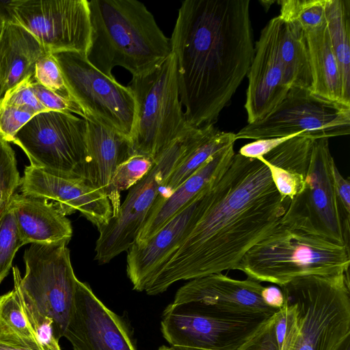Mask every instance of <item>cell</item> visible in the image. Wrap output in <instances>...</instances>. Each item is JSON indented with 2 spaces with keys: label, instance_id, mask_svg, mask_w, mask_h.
<instances>
[{
  "label": "cell",
  "instance_id": "4dcf8cb0",
  "mask_svg": "<svg viewBox=\"0 0 350 350\" xmlns=\"http://www.w3.org/2000/svg\"><path fill=\"white\" fill-rule=\"evenodd\" d=\"M327 0H282L279 16L284 23L294 24L304 33L326 24Z\"/></svg>",
  "mask_w": 350,
  "mask_h": 350
},
{
  "label": "cell",
  "instance_id": "d4e9b609",
  "mask_svg": "<svg viewBox=\"0 0 350 350\" xmlns=\"http://www.w3.org/2000/svg\"><path fill=\"white\" fill-rule=\"evenodd\" d=\"M305 35L312 74L310 90L320 97L347 105L344 100L339 64L330 43L326 24Z\"/></svg>",
  "mask_w": 350,
  "mask_h": 350
},
{
  "label": "cell",
  "instance_id": "8fae6325",
  "mask_svg": "<svg viewBox=\"0 0 350 350\" xmlns=\"http://www.w3.org/2000/svg\"><path fill=\"white\" fill-rule=\"evenodd\" d=\"M350 106L291 88L283 100L265 118L247 123L235 134L240 139H258L291 135L317 139L347 135Z\"/></svg>",
  "mask_w": 350,
  "mask_h": 350
},
{
  "label": "cell",
  "instance_id": "8992f818",
  "mask_svg": "<svg viewBox=\"0 0 350 350\" xmlns=\"http://www.w3.org/2000/svg\"><path fill=\"white\" fill-rule=\"evenodd\" d=\"M211 124L189 126L154 159L150 171L135 185L120 205L118 213L98 228L95 260L100 265L128 251L153 206L159 190L187 153L207 133Z\"/></svg>",
  "mask_w": 350,
  "mask_h": 350
},
{
  "label": "cell",
  "instance_id": "ab89813d",
  "mask_svg": "<svg viewBox=\"0 0 350 350\" xmlns=\"http://www.w3.org/2000/svg\"><path fill=\"white\" fill-rule=\"evenodd\" d=\"M333 178L337 196L346 211L350 213V183L339 172L336 165L333 170Z\"/></svg>",
  "mask_w": 350,
  "mask_h": 350
},
{
  "label": "cell",
  "instance_id": "7c38bea8",
  "mask_svg": "<svg viewBox=\"0 0 350 350\" xmlns=\"http://www.w3.org/2000/svg\"><path fill=\"white\" fill-rule=\"evenodd\" d=\"M23 259L25 273L12 269L22 291L43 315L52 320L53 334L64 337L72 309L77 278L65 244H31Z\"/></svg>",
  "mask_w": 350,
  "mask_h": 350
},
{
  "label": "cell",
  "instance_id": "60d3db41",
  "mask_svg": "<svg viewBox=\"0 0 350 350\" xmlns=\"http://www.w3.org/2000/svg\"><path fill=\"white\" fill-rule=\"evenodd\" d=\"M263 302L268 306L280 309L284 304V295L280 289L275 286H264L260 293Z\"/></svg>",
  "mask_w": 350,
  "mask_h": 350
},
{
  "label": "cell",
  "instance_id": "7a4b0ae2",
  "mask_svg": "<svg viewBox=\"0 0 350 350\" xmlns=\"http://www.w3.org/2000/svg\"><path fill=\"white\" fill-rule=\"evenodd\" d=\"M250 0H185L171 36L186 123L215 124L254 55Z\"/></svg>",
  "mask_w": 350,
  "mask_h": 350
},
{
  "label": "cell",
  "instance_id": "277c9868",
  "mask_svg": "<svg viewBox=\"0 0 350 350\" xmlns=\"http://www.w3.org/2000/svg\"><path fill=\"white\" fill-rule=\"evenodd\" d=\"M275 313L279 350H333L350 335L349 271L297 278L280 286Z\"/></svg>",
  "mask_w": 350,
  "mask_h": 350
},
{
  "label": "cell",
  "instance_id": "bcb514c9",
  "mask_svg": "<svg viewBox=\"0 0 350 350\" xmlns=\"http://www.w3.org/2000/svg\"><path fill=\"white\" fill-rule=\"evenodd\" d=\"M0 98H1V96H0Z\"/></svg>",
  "mask_w": 350,
  "mask_h": 350
},
{
  "label": "cell",
  "instance_id": "f35d334b",
  "mask_svg": "<svg viewBox=\"0 0 350 350\" xmlns=\"http://www.w3.org/2000/svg\"><path fill=\"white\" fill-rule=\"evenodd\" d=\"M297 135H299L256 139L242 146L238 153L245 157L257 159L265 155L283 142Z\"/></svg>",
  "mask_w": 350,
  "mask_h": 350
},
{
  "label": "cell",
  "instance_id": "5bb4252c",
  "mask_svg": "<svg viewBox=\"0 0 350 350\" xmlns=\"http://www.w3.org/2000/svg\"><path fill=\"white\" fill-rule=\"evenodd\" d=\"M267 319H231L170 304L161 330L178 350H237Z\"/></svg>",
  "mask_w": 350,
  "mask_h": 350
},
{
  "label": "cell",
  "instance_id": "4fadbf2b",
  "mask_svg": "<svg viewBox=\"0 0 350 350\" xmlns=\"http://www.w3.org/2000/svg\"><path fill=\"white\" fill-rule=\"evenodd\" d=\"M5 21L31 33L46 53L85 55L91 32L88 0L2 1Z\"/></svg>",
  "mask_w": 350,
  "mask_h": 350
},
{
  "label": "cell",
  "instance_id": "484cf974",
  "mask_svg": "<svg viewBox=\"0 0 350 350\" xmlns=\"http://www.w3.org/2000/svg\"><path fill=\"white\" fill-rule=\"evenodd\" d=\"M279 55L286 84L290 88L310 90L312 74L308 48L305 33L298 26L283 21Z\"/></svg>",
  "mask_w": 350,
  "mask_h": 350
},
{
  "label": "cell",
  "instance_id": "ffe728a7",
  "mask_svg": "<svg viewBox=\"0 0 350 350\" xmlns=\"http://www.w3.org/2000/svg\"><path fill=\"white\" fill-rule=\"evenodd\" d=\"M234 154V145L221 150L209 157L168 197L154 202L143 223L135 243H144L152 238L202 191L226 172Z\"/></svg>",
  "mask_w": 350,
  "mask_h": 350
},
{
  "label": "cell",
  "instance_id": "d6a6232c",
  "mask_svg": "<svg viewBox=\"0 0 350 350\" xmlns=\"http://www.w3.org/2000/svg\"><path fill=\"white\" fill-rule=\"evenodd\" d=\"M21 180L14 151L0 139V210L9 204Z\"/></svg>",
  "mask_w": 350,
  "mask_h": 350
},
{
  "label": "cell",
  "instance_id": "83f0119b",
  "mask_svg": "<svg viewBox=\"0 0 350 350\" xmlns=\"http://www.w3.org/2000/svg\"><path fill=\"white\" fill-rule=\"evenodd\" d=\"M326 27L340 70L344 100L350 105L349 0H327Z\"/></svg>",
  "mask_w": 350,
  "mask_h": 350
},
{
  "label": "cell",
  "instance_id": "52a82bcc",
  "mask_svg": "<svg viewBox=\"0 0 350 350\" xmlns=\"http://www.w3.org/2000/svg\"><path fill=\"white\" fill-rule=\"evenodd\" d=\"M136 101V120L131 136L133 154L154 159L189 126L180 102L173 53L158 67L128 85Z\"/></svg>",
  "mask_w": 350,
  "mask_h": 350
},
{
  "label": "cell",
  "instance_id": "f546056e",
  "mask_svg": "<svg viewBox=\"0 0 350 350\" xmlns=\"http://www.w3.org/2000/svg\"><path fill=\"white\" fill-rule=\"evenodd\" d=\"M154 159L139 154H134L116 169L107 194L110 201L113 216L120 207V193L130 189L140 180L152 168Z\"/></svg>",
  "mask_w": 350,
  "mask_h": 350
},
{
  "label": "cell",
  "instance_id": "d6986e66",
  "mask_svg": "<svg viewBox=\"0 0 350 350\" xmlns=\"http://www.w3.org/2000/svg\"><path fill=\"white\" fill-rule=\"evenodd\" d=\"M205 189L152 238L144 243H134L128 250L126 273L134 290L145 291L187 238L196 222Z\"/></svg>",
  "mask_w": 350,
  "mask_h": 350
},
{
  "label": "cell",
  "instance_id": "6da1fadb",
  "mask_svg": "<svg viewBox=\"0 0 350 350\" xmlns=\"http://www.w3.org/2000/svg\"><path fill=\"white\" fill-rule=\"evenodd\" d=\"M290 200L278 191L264 162L235 154L204 191L190 232L146 293L159 295L180 280L236 269L245 254L280 225Z\"/></svg>",
  "mask_w": 350,
  "mask_h": 350
},
{
  "label": "cell",
  "instance_id": "4316f807",
  "mask_svg": "<svg viewBox=\"0 0 350 350\" xmlns=\"http://www.w3.org/2000/svg\"><path fill=\"white\" fill-rule=\"evenodd\" d=\"M235 134L219 131L212 124L202 138L187 153L162 185L154 202L168 197L212 155L234 145Z\"/></svg>",
  "mask_w": 350,
  "mask_h": 350
},
{
  "label": "cell",
  "instance_id": "b9f144b4",
  "mask_svg": "<svg viewBox=\"0 0 350 350\" xmlns=\"http://www.w3.org/2000/svg\"><path fill=\"white\" fill-rule=\"evenodd\" d=\"M0 350H35L0 336Z\"/></svg>",
  "mask_w": 350,
  "mask_h": 350
},
{
  "label": "cell",
  "instance_id": "cb8c5ba5",
  "mask_svg": "<svg viewBox=\"0 0 350 350\" xmlns=\"http://www.w3.org/2000/svg\"><path fill=\"white\" fill-rule=\"evenodd\" d=\"M314 139L297 135L262 157L278 191L292 199L304 189Z\"/></svg>",
  "mask_w": 350,
  "mask_h": 350
},
{
  "label": "cell",
  "instance_id": "30bf717a",
  "mask_svg": "<svg viewBox=\"0 0 350 350\" xmlns=\"http://www.w3.org/2000/svg\"><path fill=\"white\" fill-rule=\"evenodd\" d=\"M86 135L85 119L47 111L32 117L12 143L24 151L31 165L62 177L85 179Z\"/></svg>",
  "mask_w": 350,
  "mask_h": 350
},
{
  "label": "cell",
  "instance_id": "74e56055",
  "mask_svg": "<svg viewBox=\"0 0 350 350\" xmlns=\"http://www.w3.org/2000/svg\"><path fill=\"white\" fill-rule=\"evenodd\" d=\"M275 313L237 350H279L275 330Z\"/></svg>",
  "mask_w": 350,
  "mask_h": 350
},
{
  "label": "cell",
  "instance_id": "e0dca14e",
  "mask_svg": "<svg viewBox=\"0 0 350 350\" xmlns=\"http://www.w3.org/2000/svg\"><path fill=\"white\" fill-rule=\"evenodd\" d=\"M20 191L47 200L65 216L79 211L97 228L113 216L107 196L85 178H65L29 165L25 168Z\"/></svg>",
  "mask_w": 350,
  "mask_h": 350
},
{
  "label": "cell",
  "instance_id": "836d02e7",
  "mask_svg": "<svg viewBox=\"0 0 350 350\" xmlns=\"http://www.w3.org/2000/svg\"><path fill=\"white\" fill-rule=\"evenodd\" d=\"M33 79L51 90L70 97L59 65L53 53L46 52L37 60Z\"/></svg>",
  "mask_w": 350,
  "mask_h": 350
},
{
  "label": "cell",
  "instance_id": "2e32d148",
  "mask_svg": "<svg viewBox=\"0 0 350 350\" xmlns=\"http://www.w3.org/2000/svg\"><path fill=\"white\" fill-rule=\"evenodd\" d=\"M64 337L72 350H137L124 321L79 280Z\"/></svg>",
  "mask_w": 350,
  "mask_h": 350
},
{
  "label": "cell",
  "instance_id": "ac0fdd59",
  "mask_svg": "<svg viewBox=\"0 0 350 350\" xmlns=\"http://www.w3.org/2000/svg\"><path fill=\"white\" fill-rule=\"evenodd\" d=\"M283 21L271 18L260 33L247 72L248 87L245 109L247 123L267 116L285 98L290 88L286 84L279 55Z\"/></svg>",
  "mask_w": 350,
  "mask_h": 350
},
{
  "label": "cell",
  "instance_id": "3957f363",
  "mask_svg": "<svg viewBox=\"0 0 350 350\" xmlns=\"http://www.w3.org/2000/svg\"><path fill=\"white\" fill-rule=\"evenodd\" d=\"M91 25L87 60L113 77L116 66L132 77L160 66L172 53L170 39L153 14L137 0H88Z\"/></svg>",
  "mask_w": 350,
  "mask_h": 350
},
{
  "label": "cell",
  "instance_id": "ba28073f",
  "mask_svg": "<svg viewBox=\"0 0 350 350\" xmlns=\"http://www.w3.org/2000/svg\"><path fill=\"white\" fill-rule=\"evenodd\" d=\"M335 166L328 138L314 139L304 189L291 199L280 225L349 248L350 213L336 192Z\"/></svg>",
  "mask_w": 350,
  "mask_h": 350
},
{
  "label": "cell",
  "instance_id": "8d00e7d4",
  "mask_svg": "<svg viewBox=\"0 0 350 350\" xmlns=\"http://www.w3.org/2000/svg\"><path fill=\"white\" fill-rule=\"evenodd\" d=\"M33 116L0 98V139L12 142L19 130Z\"/></svg>",
  "mask_w": 350,
  "mask_h": 350
},
{
  "label": "cell",
  "instance_id": "ee69618b",
  "mask_svg": "<svg viewBox=\"0 0 350 350\" xmlns=\"http://www.w3.org/2000/svg\"><path fill=\"white\" fill-rule=\"evenodd\" d=\"M157 350H178L176 349H174L172 347H167V346H161Z\"/></svg>",
  "mask_w": 350,
  "mask_h": 350
},
{
  "label": "cell",
  "instance_id": "5b68a950",
  "mask_svg": "<svg viewBox=\"0 0 350 350\" xmlns=\"http://www.w3.org/2000/svg\"><path fill=\"white\" fill-rule=\"evenodd\" d=\"M349 264L346 246L280 225L245 254L236 269L280 286L299 277L342 273Z\"/></svg>",
  "mask_w": 350,
  "mask_h": 350
},
{
  "label": "cell",
  "instance_id": "44dd1931",
  "mask_svg": "<svg viewBox=\"0 0 350 350\" xmlns=\"http://www.w3.org/2000/svg\"><path fill=\"white\" fill-rule=\"evenodd\" d=\"M23 244H67L72 236L70 220L52 203L15 193L10 200Z\"/></svg>",
  "mask_w": 350,
  "mask_h": 350
},
{
  "label": "cell",
  "instance_id": "7402d4cb",
  "mask_svg": "<svg viewBox=\"0 0 350 350\" xmlns=\"http://www.w3.org/2000/svg\"><path fill=\"white\" fill-rule=\"evenodd\" d=\"M86 150L85 179L107 196L116 169L133 154L131 139L87 120Z\"/></svg>",
  "mask_w": 350,
  "mask_h": 350
},
{
  "label": "cell",
  "instance_id": "d590c367",
  "mask_svg": "<svg viewBox=\"0 0 350 350\" xmlns=\"http://www.w3.org/2000/svg\"><path fill=\"white\" fill-rule=\"evenodd\" d=\"M31 89L37 98L47 111L76 113L85 119V115L79 105L70 97L51 90L34 80Z\"/></svg>",
  "mask_w": 350,
  "mask_h": 350
},
{
  "label": "cell",
  "instance_id": "1f68e13d",
  "mask_svg": "<svg viewBox=\"0 0 350 350\" xmlns=\"http://www.w3.org/2000/svg\"><path fill=\"white\" fill-rule=\"evenodd\" d=\"M23 245L10 202L0 210V283L8 275L14 257Z\"/></svg>",
  "mask_w": 350,
  "mask_h": 350
},
{
  "label": "cell",
  "instance_id": "e575fe53",
  "mask_svg": "<svg viewBox=\"0 0 350 350\" xmlns=\"http://www.w3.org/2000/svg\"><path fill=\"white\" fill-rule=\"evenodd\" d=\"M33 77H29L9 89L3 96L2 100L14 105L33 116L47 111L40 103L31 89Z\"/></svg>",
  "mask_w": 350,
  "mask_h": 350
},
{
  "label": "cell",
  "instance_id": "7bdbcfd3",
  "mask_svg": "<svg viewBox=\"0 0 350 350\" xmlns=\"http://www.w3.org/2000/svg\"><path fill=\"white\" fill-rule=\"evenodd\" d=\"M333 350H350V335L342 339Z\"/></svg>",
  "mask_w": 350,
  "mask_h": 350
},
{
  "label": "cell",
  "instance_id": "9c48e42d",
  "mask_svg": "<svg viewBox=\"0 0 350 350\" xmlns=\"http://www.w3.org/2000/svg\"><path fill=\"white\" fill-rule=\"evenodd\" d=\"M70 97L85 119L131 138L136 120V101L131 89L94 67L77 52L53 53Z\"/></svg>",
  "mask_w": 350,
  "mask_h": 350
},
{
  "label": "cell",
  "instance_id": "f6af8a7d",
  "mask_svg": "<svg viewBox=\"0 0 350 350\" xmlns=\"http://www.w3.org/2000/svg\"><path fill=\"white\" fill-rule=\"evenodd\" d=\"M3 23H4V21L0 14V35H1V31L3 29Z\"/></svg>",
  "mask_w": 350,
  "mask_h": 350
},
{
  "label": "cell",
  "instance_id": "f1b7e54d",
  "mask_svg": "<svg viewBox=\"0 0 350 350\" xmlns=\"http://www.w3.org/2000/svg\"><path fill=\"white\" fill-rule=\"evenodd\" d=\"M0 336L35 350H44L27 322L14 288L0 295Z\"/></svg>",
  "mask_w": 350,
  "mask_h": 350
},
{
  "label": "cell",
  "instance_id": "9a60e30c",
  "mask_svg": "<svg viewBox=\"0 0 350 350\" xmlns=\"http://www.w3.org/2000/svg\"><path fill=\"white\" fill-rule=\"evenodd\" d=\"M260 282L247 278L237 280L221 273L195 278L176 292L174 306L236 319H266L278 310L267 306Z\"/></svg>",
  "mask_w": 350,
  "mask_h": 350
},
{
  "label": "cell",
  "instance_id": "603a6c76",
  "mask_svg": "<svg viewBox=\"0 0 350 350\" xmlns=\"http://www.w3.org/2000/svg\"><path fill=\"white\" fill-rule=\"evenodd\" d=\"M46 53L25 29L5 21L0 35V96L27 77H33L37 60Z\"/></svg>",
  "mask_w": 350,
  "mask_h": 350
}]
</instances>
